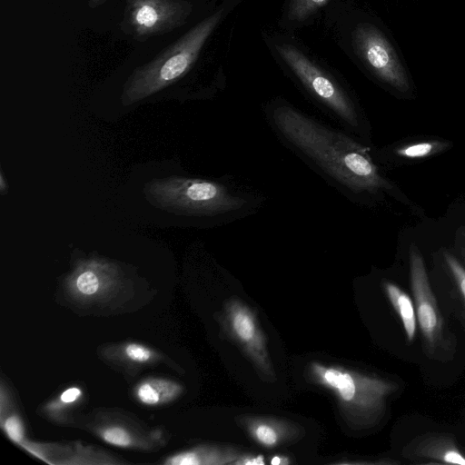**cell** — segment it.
I'll use <instances>...</instances> for the list:
<instances>
[{"mask_svg":"<svg viewBox=\"0 0 465 465\" xmlns=\"http://www.w3.org/2000/svg\"><path fill=\"white\" fill-rule=\"evenodd\" d=\"M410 279L418 323L427 347L435 351L443 339V321L423 258L414 245L410 252Z\"/></svg>","mask_w":465,"mask_h":465,"instance_id":"cell-9","label":"cell"},{"mask_svg":"<svg viewBox=\"0 0 465 465\" xmlns=\"http://www.w3.org/2000/svg\"><path fill=\"white\" fill-rule=\"evenodd\" d=\"M107 0H88L87 5L89 8L94 9L104 5Z\"/></svg>","mask_w":465,"mask_h":465,"instance_id":"cell-24","label":"cell"},{"mask_svg":"<svg viewBox=\"0 0 465 465\" xmlns=\"http://www.w3.org/2000/svg\"><path fill=\"white\" fill-rule=\"evenodd\" d=\"M0 180H1V192L4 193L5 185V183H4V176H3V174H1Z\"/></svg>","mask_w":465,"mask_h":465,"instance_id":"cell-25","label":"cell"},{"mask_svg":"<svg viewBox=\"0 0 465 465\" xmlns=\"http://www.w3.org/2000/svg\"><path fill=\"white\" fill-rule=\"evenodd\" d=\"M193 11L187 0H126L122 31L138 42L183 25Z\"/></svg>","mask_w":465,"mask_h":465,"instance_id":"cell-6","label":"cell"},{"mask_svg":"<svg viewBox=\"0 0 465 465\" xmlns=\"http://www.w3.org/2000/svg\"><path fill=\"white\" fill-rule=\"evenodd\" d=\"M330 0H289L285 12L286 21L300 25L314 15Z\"/></svg>","mask_w":465,"mask_h":465,"instance_id":"cell-14","label":"cell"},{"mask_svg":"<svg viewBox=\"0 0 465 465\" xmlns=\"http://www.w3.org/2000/svg\"><path fill=\"white\" fill-rule=\"evenodd\" d=\"M223 16V8L216 10L152 60L136 67L124 84V102L134 103L147 97L186 74Z\"/></svg>","mask_w":465,"mask_h":465,"instance_id":"cell-4","label":"cell"},{"mask_svg":"<svg viewBox=\"0 0 465 465\" xmlns=\"http://www.w3.org/2000/svg\"><path fill=\"white\" fill-rule=\"evenodd\" d=\"M223 324L228 337L252 363L260 376L267 381H274L275 371L268 352L266 336L251 307L237 298L226 300Z\"/></svg>","mask_w":465,"mask_h":465,"instance_id":"cell-7","label":"cell"},{"mask_svg":"<svg viewBox=\"0 0 465 465\" xmlns=\"http://www.w3.org/2000/svg\"><path fill=\"white\" fill-rule=\"evenodd\" d=\"M238 422L253 440L266 448L285 444L301 434L296 424L272 417L242 416Z\"/></svg>","mask_w":465,"mask_h":465,"instance_id":"cell-11","label":"cell"},{"mask_svg":"<svg viewBox=\"0 0 465 465\" xmlns=\"http://www.w3.org/2000/svg\"><path fill=\"white\" fill-rule=\"evenodd\" d=\"M236 465H262L264 460L262 455L242 453L235 462Z\"/></svg>","mask_w":465,"mask_h":465,"instance_id":"cell-21","label":"cell"},{"mask_svg":"<svg viewBox=\"0 0 465 465\" xmlns=\"http://www.w3.org/2000/svg\"><path fill=\"white\" fill-rule=\"evenodd\" d=\"M104 440L115 446L125 447L131 442L129 434L120 427H110L103 432Z\"/></svg>","mask_w":465,"mask_h":465,"instance_id":"cell-18","label":"cell"},{"mask_svg":"<svg viewBox=\"0 0 465 465\" xmlns=\"http://www.w3.org/2000/svg\"><path fill=\"white\" fill-rule=\"evenodd\" d=\"M444 258L454 282L465 302V268L450 253H445Z\"/></svg>","mask_w":465,"mask_h":465,"instance_id":"cell-16","label":"cell"},{"mask_svg":"<svg viewBox=\"0 0 465 465\" xmlns=\"http://www.w3.org/2000/svg\"><path fill=\"white\" fill-rule=\"evenodd\" d=\"M309 368L311 378L332 392L346 420L355 426L375 424L398 388L391 381L336 365L312 362Z\"/></svg>","mask_w":465,"mask_h":465,"instance_id":"cell-5","label":"cell"},{"mask_svg":"<svg viewBox=\"0 0 465 465\" xmlns=\"http://www.w3.org/2000/svg\"><path fill=\"white\" fill-rule=\"evenodd\" d=\"M270 462L274 465H283V464H289L291 461H290V459L286 456L277 455V456L272 457V459L270 460Z\"/></svg>","mask_w":465,"mask_h":465,"instance_id":"cell-23","label":"cell"},{"mask_svg":"<svg viewBox=\"0 0 465 465\" xmlns=\"http://www.w3.org/2000/svg\"><path fill=\"white\" fill-rule=\"evenodd\" d=\"M77 290L84 295L94 294L100 286L97 275L92 271H84L76 278Z\"/></svg>","mask_w":465,"mask_h":465,"instance_id":"cell-17","label":"cell"},{"mask_svg":"<svg viewBox=\"0 0 465 465\" xmlns=\"http://www.w3.org/2000/svg\"><path fill=\"white\" fill-rule=\"evenodd\" d=\"M383 287L391 304L402 322L406 340L411 342L416 335L418 322L411 298L393 282H385Z\"/></svg>","mask_w":465,"mask_h":465,"instance_id":"cell-12","label":"cell"},{"mask_svg":"<svg viewBox=\"0 0 465 465\" xmlns=\"http://www.w3.org/2000/svg\"><path fill=\"white\" fill-rule=\"evenodd\" d=\"M403 455L412 460H427L430 463L465 465V455L452 437L442 433L421 435L403 449Z\"/></svg>","mask_w":465,"mask_h":465,"instance_id":"cell-10","label":"cell"},{"mask_svg":"<svg viewBox=\"0 0 465 465\" xmlns=\"http://www.w3.org/2000/svg\"><path fill=\"white\" fill-rule=\"evenodd\" d=\"M125 352L127 356L135 361H146L151 358V351L138 344H129L126 349Z\"/></svg>","mask_w":465,"mask_h":465,"instance_id":"cell-20","label":"cell"},{"mask_svg":"<svg viewBox=\"0 0 465 465\" xmlns=\"http://www.w3.org/2000/svg\"><path fill=\"white\" fill-rule=\"evenodd\" d=\"M81 390L78 388H69L62 393L61 401L65 403L73 402L81 396Z\"/></svg>","mask_w":465,"mask_h":465,"instance_id":"cell-22","label":"cell"},{"mask_svg":"<svg viewBox=\"0 0 465 465\" xmlns=\"http://www.w3.org/2000/svg\"><path fill=\"white\" fill-rule=\"evenodd\" d=\"M274 50L308 99L341 128L362 141L366 119L349 88L295 45L278 42Z\"/></svg>","mask_w":465,"mask_h":465,"instance_id":"cell-3","label":"cell"},{"mask_svg":"<svg viewBox=\"0 0 465 465\" xmlns=\"http://www.w3.org/2000/svg\"><path fill=\"white\" fill-rule=\"evenodd\" d=\"M180 391V386L175 383L153 380L141 384L137 388L136 395L143 403L155 405L173 399Z\"/></svg>","mask_w":465,"mask_h":465,"instance_id":"cell-13","label":"cell"},{"mask_svg":"<svg viewBox=\"0 0 465 465\" xmlns=\"http://www.w3.org/2000/svg\"><path fill=\"white\" fill-rule=\"evenodd\" d=\"M449 145L448 143L441 141H425L398 147L395 153L400 157L419 159L440 153Z\"/></svg>","mask_w":465,"mask_h":465,"instance_id":"cell-15","label":"cell"},{"mask_svg":"<svg viewBox=\"0 0 465 465\" xmlns=\"http://www.w3.org/2000/svg\"><path fill=\"white\" fill-rule=\"evenodd\" d=\"M355 50L367 68L382 83L400 91L410 88L406 71L395 50L374 25L359 24L352 33Z\"/></svg>","mask_w":465,"mask_h":465,"instance_id":"cell-8","label":"cell"},{"mask_svg":"<svg viewBox=\"0 0 465 465\" xmlns=\"http://www.w3.org/2000/svg\"><path fill=\"white\" fill-rule=\"evenodd\" d=\"M4 427L6 434L12 440L15 442L21 441L23 438V427L17 417L11 416L6 419Z\"/></svg>","mask_w":465,"mask_h":465,"instance_id":"cell-19","label":"cell"},{"mask_svg":"<svg viewBox=\"0 0 465 465\" xmlns=\"http://www.w3.org/2000/svg\"><path fill=\"white\" fill-rule=\"evenodd\" d=\"M264 120L277 140L348 201L364 203L391 189L363 141L283 98L270 100Z\"/></svg>","mask_w":465,"mask_h":465,"instance_id":"cell-1","label":"cell"},{"mask_svg":"<svg viewBox=\"0 0 465 465\" xmlns=\"http://www.w3.org/2000/svg\"><path fill=\"white\" fill-rule=\"evenodd\" d=\"M154 201L207 226L232 223L260 212L263 194L232 178L174 177L150 186Z\"/></svg>","mask_w":465,"mask_h":465,"instance_id":"cell-2","label":"cell"}]
</instances>
